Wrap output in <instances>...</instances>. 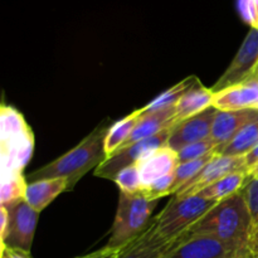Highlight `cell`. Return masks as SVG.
<instances>
[{"label": "cell", "instance_id": "6da1fadb", "mask_svg": "<svg viewBox=\"0 0 258 258\" xmlns=\"http://www.w3.org/2000/svg\"><path fill=\"white\" fill-rule=\"evenodd\" d=\"M254 224L242 190L219 202L183 237L207 234L249 258L248 247ZM181 237V238H183Z\"/></svg>", "mask_w": 258, "mask_h": 258}, {"label": "cell", "instance_id": "7a4b0ae2", "mask_svg": "<svg viewBox=\"0 0 258 258\" xmlns=\"http://www.w3.org/2000/svg\"><path fill=\"white\" fill-rule=\"evenodd\" d=\"M107 131L106 123L98 125L75 148L30 173L27 180L30 183L40 179L62 178L68 181V191L72 190L82 176L106 160L105 139Z\"/></svg>", "mask_w": 258, "mask_h": 258}, {"label": "cell", "instance_id": "3957f363", "mask_svg": "<svg viewBox=\"0 0 258 258\" xmlns=\"http://www.w3.org/2000/svg\"><path fill=\"white\" fill-rule=\"evenodd\" d=\"M34 150V134L23 113L10 105L0 107L2 176L23 174Z\"/></svg>", "mask_w": 258, "mask_h": 258}, {"label": "cell", "instance_id": "277c9868", "mask_svg": "<svg viewBox=\"0 0 258 258\" xmlns=\"http://www.w3.org/2000/svg\"><path fill=\"white\" fill-rule=\"evenodd\" d=\"M158 202L150 201L141 191L135 194L120 191L115 221L106 246L122 249L141 236L151 224V214Z\"/></svg>", "mask_w": 258, "mask_h": 258}, {"label": "cell", "instance_id": "5b68a950", "mask_svg": "<svg viewBox=\"0 0 258 258\" xmlns=\"http://www.w3.org/2000/svg\"><path fill=\"white\" fill-rule=\"evenodd\" d=\"M217 204V202L202 198L198 194L188 197L174 196L153 219V224L164 238L178 242Z\"/></svg>", "mask_w": 258, "mask_h": 258}, {"label": "cell", "instance_id": "8992f818", "mask_svg": "<svg viewBox=\"0 0 258 258\" xmlns=\"http://www.w3.org/2000/svg\"><path fill=\"white\" fill-rule=\"evenodd\" d=\"M3 207L8 211V223L4 231L0 232L2 246L30 252L39 213L25 199Z\"/></svg>", "mask_w": 258, "mask_h": 258}, {"label": "cell", "instance_id": "52a82bcc", "mask_svg": "<svg viewBox=\"0 0 258 258\" xmlns=\"http://www.w3.org/2000/svg\"><path fill=\"white\" fill-rule=\"evenodd\" d=\"M171 128L173 127L168 128V130H164L163 133L158 134V135L153 136V138L144 139V140H140L138 143H134L131 145L122 148L117 153L113 154L112 156L106 159L103 163H101L95 169V173H93L95 176H98V178L102 179H108V180L113 181L116 174L121 169L126 168L128 165H133V164H138L139 161L143 160L145 156H148L153 151L168 145Z\"/></svg>", "mask_w": 258, "mask_h": 258}, {"label": "cell", "instance_id": "ba28073f", "mask_svg": "<svg viewBox=\"0 0 258 258\" xmlns=\"http://www.w3.org/2000/svg\"><path fill=\"white\" fill-rule=\"evenodd\" d=\"M258 64V29L251 28L238 52L219 80L211 88L213 92L241 83L252 77Z\"/></svg>", "mask_w": 258, "mask_h": 258}, {"label": "cell", "instance_id": "9c48e42d", "mask_svg": "<svg viewBox=\"0 0 258 258\" xmlns=\"http://www.w3.org/2000/svg\"><path fill=\"white\" fill-rule=\"evenodd\" d=\"M165 258H248L218 238L207 234L183 237Z\"/></svg>", "mask_w": 258, "mask_h": 258}, {"label": "cell", "instance_id": "30bf717a", "mask_svg": "<svg viewBox=\"0 0 258 258\" xmlns=\"http://www.w3.org/2000/svg\"><path fill=\"white\" fill-rule=\"evenodd\" d=\"M236 171H246L244 156H228L216 154L214 158L190 181L181 186L174 196H196L211 184Z\"/></svg>", "mask_w": 258, "mask_h": 258}, {"label": "cell", "instance_id": "8fae6325", "mask_svg": "<svg viewBox=\"0 0 258 258\" xmlns=\"http://www.w3.org/2000/svg\"><path fill=\"white\" fill-rule=\"evenodd\" d=\"M216 107L207 108L203 112L175 123L169 136L168 146L175 151L181 150L190 144L209 139L212 135V126L217 115Z\"/></svg>", "mask_w": 258, "mask_h": 258}, {"label": "cell", "instance_id": "7c38bea8", "mask_svg": "<svg viewBox=\"0 0 258 258\" xmlns=\"http://www.w3.org/2000/svg\"><path fill=\"white\" fill-rule=\"evenodd\" d=\"M213 107L219 111L258 110V78L213 92Z\"/></svg>", "mask_w": 258, "mask_h": 258}, {"label": "cell", "instance_id": "4fadbf2b", "mask_svg": "<svg viewBox=\"0 0 258 258\" xmlns=\"http://www.w3.org/2000/svg\"><path fill=\"white\" fill-rule=\"evenodd\" d=\"M258 118V110H238V111H217L213 126H212V140L218 145L216 154L231 143L234 136L253 120Z\"/></svg>", "mask_w": 258, "mask_h": 258}, {"label": "cell", "instance_id": "5bb4252c", "mask_svg": "<svg viewBox=\"0 0 258 258\" xmlns=\"http://www.w3.org/2000/svg\"><path fill=\"white\" fill-rule=\"evenodd\" d=\"M175 243V241L164 238L151 222L139 238L121 249L117 258H165Z\"/></svg>", "mask_w": 258, "mask_h": 258}, {"label": "cell", "instance_id": "9a60e30c", "mask_svg": "<svg viewBox=\"0 0 258 258\" xmlns=\"http://www.w3.org/2000/svg\"><path fill=\"white\" fill-rule=\"evenodd\" d=\"M179 164L180 161H179L178 151L166 145L149 154L136 165L140 173L141 184L143 186H146L163 176L175 173Z\"/></svg>", "mask_w": 258, "mask_h": 258}, {"label": "cell", "instance_id": "2e32d148", "mask_svg": "<svg viewBox=\"0 0 258 258\" xmlns=\"http://www.w3.org/2000/svg\"><path fill=\"white\" fill-rule=\"evenodd\" d=\"M174 116H175V106H171V107L164 108V110L160 111L144 113L143 117L140 118V121L136 125L135 130L133 131L131 136L128 138V140L126 141V144L122 148L131 145L134 143H138L140 140H144V139L153 138V136L163 133L164 130H168V128L173 127L176 123Z\"/></svg>", "mask_w": 258, "mask_h": 258}, {"label": "cell", "instance_id": "e0dca14e", "mask_svg": "<svg viewBox=\"0 0 258 258\" xmlns=\"http://www.w3.org/2000/svg\"><path fill=\"white\" fill-rule=\"evenodd\" d=\"M63 191H68V181L66 179H40L28 183L24 199L34 211L40 213Z\"/></svg>", "mask_w": 258, "mask_h": 258}, {"label": "cell", "instance_id": "ac0fdd59", "mask_svg": "<svg viewBox=\"0 0 258 258\" xmlns=\"http://www.w3.org/2000/svg\"><path fill=\"white\" fill-rule=\"evenodd\" d=\"M213 106V91L206 87L199 81L196 86L186 91L175 105L176 123L203 112Z\"/></svg>", "mask_w": 258, "mask_h": 258}, {"label": "cell", "instance_id": "d6986e66", "mask_svg": "<svg viewBox=\"0 0 258 258\" xmlns=\"http://www.w3.org/2000/svg\"><path fill=\"white\" fill-rule=\"evenodd\" d=\"M143 107L138 108L134 112H131L130 115L116 121L115 123H112L108 127L107 135H106L105 139L106 159L112 156L116 151L120 150L125 145L126 141L128 140V138L133 134V131L135 130L136 125L140 121V118L143 117Z\"/></svg>", "mask_w": 258, "mask_h": 258}, {"label": "cell", "instance_id": "ffe728a7", "mask_svg": "<svg viewBox=\"0 0 258 258\" xmlns=\"http://www.w3.org/2000/svg\"><path fill=\"white\" fill-rule=\"evenodd\" d=\"M249 180L251 179L246 171H236V173L228 174L224 178L217 180L216 183L204 188L203 190L199 191L198 196L204 199H208V201L219 203V202L239 193Z\"/></svg>", "mask_w": 258, "mask_h": 258}, {"label": "cell", "instance_id": "44dd1931", "mask_svg": "<svg viewBox=\"0 0 258 258\" xmlns=\"http://www.w3.org/2000/svg\"><path fill=\"white\" fill-rule=\"evenodd\" d=\"M258 145V118L247 123L219 155L244 156Z\"/></svg>", "mask_w": 258, "mask_h": 258}, {"label": "cell", "instance_id": "7402d4cb", "mask_svg": "<svg viewBox=\"0 0 258 258\" xmlns=\"http://www.w3.org/2000/svg\"><path fill=\"white\" fill-rule=\"evenodd\" d=\"M199 82L198 77L196 76H190V77L185 78L181 82L176 83L175 86L170 87L169 90H166L165 92H163L161 95H159L158 97L154 98L153 101L145 105L143 107L144 113L154 112V111H160L164 108L171 107V106H175L176 102L179 101V98L184 95L188 90H190L193 86H196Z\"/></svg>", "mask_w": 258, "mask_h": 258}, {"label": "cell", "instance_id": "603a6c76", "mask_svg": "<svg viewBox=\"0 0 258 258\" xmlns=\"http://www.w3.org/2000/svg\"><path fill=\"white\" fill-rule=\"evenodd\" d=\"M27 178L23 174L4 175L0 180V204L10 206L25 198Z\"/></svg>", "mask_w": 258, "mask_h": 258}, {"label": "cell", "instance_id": "cb8c5ba5", "mask_svg": "<svg viewBox=\"0 0 258 258\" xmlns=\"http://www.w3.org/2000/svg\"><path fill=\"white\" fill-rule=\"evenodd\" d=\"M216 153H212L209 155L203 156L201 159H197L193 161H186V163H180L175 170V180H174L173 196L181 188L185 185L188 181H190L212 159L214 158Z\"/></svg>", "mask_w": 258, "mask_h": 258}, {"label": "cell", "instance_id": "d4e9b609", "mask_svg": "<svg viewBox=\"0 0 258 258\" xmlns=\"http://www.w3.org/2000/svg\"><path fill=\"white\" fill-rule=\"evenodd\" d=\"M117 186L120 188V191L128 194L139 193L143 188L140 179V173L136 164L128 165L126 168L121 169L117 174H116L115 179H113Z\"/></svg>", "mask_w": 258, "mask_h": 258}, {"label": "cell", "instance_id": "484cf974", "mask_svg": "<svg viewBox=\"0 0 258 258\" xmlns=\"http://www.w3.org/2000/svg\"><path fill=\"white\" fill-rule=\"evenodd\" d=\"M217 148H218V145L212 140V138L190 144V145L185 146L178 151L179 161L186 163V161L197 160V159H201L212 153H216Z\"/></svg>", "mask_w": 258, "mask_h": 258}, {"label": "cell", "instance_id": "4316f807", "mask_svg": "<svg viewBox=\"0 0 258 258\" xmlns=\"http://www.w3.org/2000/svg\"><path fill=\"white\" fill-rule=\"evenodd\" d=\"M174 180H175V173L169 174V175L163 176V178L158 179L149 185L143 186L140 191L150 201L158 202L159 199L164 198V197L173 196Z\"/></svg>", "mask_w": 258, "mask_h": 258}, {"label": "cell", "instance_id": "83f0119b", "mask_svg": "<svg viewBox=\"0 0 258 258\" xmlns=\"http://www.w3.org/2000/svg\"><path fill=\"white\" fill-rule=\"evenodd\" d=\"M254 226H258V179H251L242 189Z\"/></svg>", "mask_w": 258, "mask_h": 258}, {"label": "cell", "instance_id": "f1b7e54d", "mask_svg": "<svg viewBox=\"0 0 258 258\" xmlns=\"http://www.w3.org/2000/svg\"><path fill=\"white\" fill-rule=\"evenodd\" d=\"M238 12L249 27L258 28V0H238Z\"/></svg>", "mask_w": 258, "mask_h": 258}, {"label": "cell", "instance_id": "f546056e", "mask_svg": "<svg viewBox=\"0 0 258 258\" xmlns=\"http://www.w3.org/2000/svg\"><path fill=\"white\" fill-rule=\"evenodd\" d=\"M244 164L249 179H258V145L244 155Z\"/></svg>", "mask_w": 258, "mask_h": 258}, {"label": "cell", "instance_id": "4dcf8cb0", "mask_svg": "<svg viewBox=\"0 0 258 258\" xmlns=\"http://www.w3.org/2000/svg\"><path fill=\"white\" fill-rule=\"evenodd\" d=\"M120 251L121 249L110 248V247L105 246L102 248L97 249V251H93L91 253L83 254V256H78L76 258H117Z\"/></svg>", "mask_w": 258, "mask_h": 258}, {"label": "cell", "instance_id": "1f68e13d", "mask_svg": "<svg viewBox=\"0 0 258 258\" xmlns=\"http://www.w3.org/2000/svg\"><path fill=\"white\" fill-rule=\"evenodd\" d=\"M0 258H32V256H30V252L12 248V247H8V246H2Z\"/></svg>", "mask_w": 258, "mask_h": 258}, {"label": "cell", "instance_id": "d6a6232c", "mask_svg": "<svg viewBox=\"0 0 258 258\" xmlns=\"http://www.w3.org/2000/svg\"><path fill=\"white\" fill-rule=\"evenodd\" d=\"M249 258H258V226H254L248 247Z\"/></svg>", "mask_w": 258, "mask_h": 258}, {"label": "cell", "instance_id": "836d02e7", "mask_svg": "<svg viewBox=\"0 0 258 258\" xmlns=\"http://www.w3.org/2000/svg\"><path fill=\"white\" fill-rule=\"evenodd\" d=\"M252 77L253 78H258V64H257V67H256V70H254V72H253V75H252ZM251 77V78H252Z\"/></svg>", "mask_w": 258, "mask_h": 258}, {"label": "cell", "instance_id": "e575fe53", "mask_svg": "<svg viewBox=\"0 0 258 258\" xmlns=\"http://www.w3.org/2000/svg\"><path fill=\"white\" fill-rule=\"evenodd\" d=\"M257 29H258V28H257Z\"/></svg>", "mask_w": 258, "mask_h": 258}]
</instances>
